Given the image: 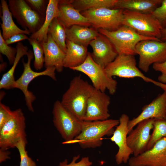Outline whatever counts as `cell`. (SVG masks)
Masks as SVG:
<instances>
[{
    "label": "cell",
    "instance_id": "d4e9b609",
    "mask_svg": "<svg viewBox=\"0 0 166 166\" xmlns=\"http://www.w3.org/2000/svg\"><path fill=\"white\" fill-rule=\"evenodd\" d=\"M59 0H49L43 25L38 31L31 34L30 38L36 39L40 43L47 41L48 30L50 24L53 19L58 18L59 15Z\"/></svg>",
    "mask_w": 166,
    "mask_h": 166
},
{
    "label": "cell",
    "instance_id": "9a60e30c",
    "mask_svg": "<svg viewBox=\"0 0 166 166\" xmlns=\"http://www.w3.org/2000/svg\"><path fill=\"white\" fill-rule=\"evenodd\" d=\"M154 119H150L143 121L136 125L128 134L127 143L134 156L143 153L146 150L153 128Z\"/></svg>",
    "mask_w": 166,
    "mask_h": 166
},
{
    "label": "cell",
    "instance_id": "1f68e13d",
    "mask_svg": "<svg viewBox=\"0 0 166 166\" xmlns=\"http://www.w3.org/2000/svg\"><path fill=\"white\" fill-rule=\"evenodd\" d=\"M17 49L7 44L3 38L0 31V52L7 57L9 64H13L17 53Z\"/></svg>",
    "mask_w": 166,
    "mask_h": 166
},
{
    "label": "cell",
    "instance_id": "6da1fadb",
    "mask_svg": "<svg viewBox=\"0 0 166 166\" xmlns=\"http://www.w3.org/2000/svg\"><path fill=\"white\" fill-rule=\"evenodd\" d=\"M94 88L80 76L71 81L67 90L63 94V106L79 120L83 121L88 99Z\"/></svg>",
    "mask_w": 166,
    "mask_h": 166
},
{
    "label": "cell",
    "instance_id": "9c48e42d",
    "mask_svg": "<svg viewBox=\"0 0 166 166\" xmlns=\"http://www.w3.org/2000/svg\"><path fill=\"white\" fill-rule=\"evenodd\" d=\"M122 25L130 27L142 36L160 40L161 38L162 28L152 14L124 10Z\"/></svg>",
    "mask_w": 166,
    "mask_h": 166
},
{
    "label": "cell",
    "instance_id": "d590c367",
    "mask_svg": "<svg viewBox=\"0 0 166 166\" xmlns=\"http://www.w3.org/2000/svg\"><path fill=\"white\" fill-rule=\"evenodd\" d=\"M13 112L9 107L0 102V128L10 119Z\"/></svg>",
    "mask_w": 166,
    "mask_h": 166
},
{
    "label": "cell",
    "instance_id": "4fadbf2b",
    "mask_svg": "<svg viewBox=\"0 0 166 166\" xmlns=\"http://www.w3.org/2000/svg\"><path fill=\"white\" fill-rule=\"evenodd\" d=\"M110 103L109 96L94 88L88 99L83 121H92L109 119L110 116L109 109Z\"/></svg>",
    "mask_w": 166,
    "mask_h": 166
},
{
    "label": "cell",
    "instance_id": "836d02e7",
    "mask_svg": "<svg viewBox=\"0 0 166 166\" xmlns=\"http://www.w3.org/2000/svg\"><path fill=\"white\" fill-rule=\"evenodd\" d=\"M162 29L166 28V0H163L161 5L152 13Z\"/></svg>",
    "mask_w": 166,
    "mask_h": 166
},
{
    "label": "cell",
    "instance_id": "f1b7e54d",
    "mask_svg": "<svg viewBox=\"0 0 166 166\" xmlns=\"http://www.w3.org/2000/svg\"><path fill=\"white\" fill-rule=\"evenodd\" d=\"M153 130L148 144L146 150L151 149L158 140L166 137V120L154 119Z\"/></svg>",
    "mask_w": 166,
    "mask_h": 166
},
{
    "label": "cell",
    "instance_id": "7402d4cb",
    "mask_svg": "<svg viewBox=\"0 0 166 166\" xmlns=\"http://www.w3.org/2000/svg\"><path fill=\"white\" fill-rule=\"evenodd\" d=\"M66 39L79 45L87 47L99 34L95 29L80 25H73L65 29Z\"/></svg>",
    "mask_w": 166,
    "mask_h": 166
},
{
    "label": "cell",
    "instance_id": "8fae6325",
    "mask_svg": "<svg viewBox=\"0 0 166 166\" xmlns=\"http://www.w3.org/2000/svg\"><path fill=\"white\" fill-rule=\"evenodd\" d=\"M123 10L100 8L84 11L82 14L96 29L113 31L122 25Z\"/></svg>",
    "mask_w": 166,
    "mask_h": 166
},
{
    "label": "cell",
    "instance_id": "ab89813d",
    "mask_svg": "<svg viewBox=\"0 0 166 166\" xmlns=\"http://www.w3.org/2000/svg\"><path fill=\"white\" fill-rule=\"evenodd\" d=\"M161 34L160 40L162 41L166 42V28L162 29Z\"/></svg>",
    "mask_w": 166,
    "mask_h": 166
},
{
    "label": "cell",
    "instance_id": "4316f807",
    "mask_svg": "<svg viewBox=\"0 0 166 166\" xmlns=\"http://www.w3.org/2000/svg\"><path fill=\"white\" fill-rule=\"evenodd\" d=\"M66 28L57 18H54L49 26L48 33L61 49L66 53L67 47Z\"/></svg>",
    "mask_w": 166,
    "mask_h": 166
},
{
    "label": "cell",
    "instance_id": "cb8c5ba5",
    "mask_svg": "<svg viewBox=\"0 0 166 166\" xmlns=\"http://www.w3.org/2000/svg\"><path fill=\"white\" fill-rule=\"evenodd\" d=\"M2 15L1 23L2 30V36L5 41L12 36L16 34H23L30 35V33L26 29L22 30L19 28L14 22L12 15L10 12L7 2L5 0H1Z\"/></svg>",
    "mask_w": 166,
    "mask_h": 166
},
{
    "label": "cell",
    "instance_id": "d6986e66",
    "mask_svg": "<svg viewBox=\"0 0 166 166\" xmlns=\"http://www.w3.org/2000/svg\"><path fill=\"white\" fill-rule=\"evenodd\" d=\"M40 43L44 51L45 68L54 67L57 72H62L64 67L63 63L65 53L61 49L48 33L47 41Z\"/></svg>",
    "mask_w": 166,
    "mask_h": 166
},
{
    "label": "cell",
    "instance_id": "5b68a950",
    "mask_svg": "<svg viewBox=\"0 0 166 166\" xmlns=\"http://www.w3.org/2000/svg\"><path fill=\"white\" fill-rule=\"evenodd\" d=\"M71 69L86 75L90 79L93 86L95 89L104 92L108 90L111 95L115 93L117 88V81L108 75L105 68L93 60L90 53H88L83 63Z\"/></svg>",
    "mask_w": 166,
    "mask_h": 166
},
{
    "label": "cell",
    "instance_id": "30bf717a",
    "mask_svg": "<svg viewBox=\"0 0 166 166\" xmlns=\"http://www.w3.org/2000/svg\"><path fill=\"white\" fill-rule=\"evenodd\" d=\"M139 55L138 66L147 72L150 66L166 61V42L155 40H144L138 42L136 47Z\"/></svg>",
    "mask_w": 166,
    "mask_h": 166
},
{
    "label": "cell",
    "instance_id": "d6a6232c",
    "mask_svg": "<svg viewBox=\"0 0 166 166\" xmlns=\"http://www.w3.org/2000/svg\"><path fill=\"white\" fill-rule=\"evenodd\" d=\"M25 1L32 10L45 19L49 0H25Z\"/></svg>",
    "mask_w": 166,
    "mask_h": 166
},
{
    "label": "cell",
    "instance_id": "277c9868",
    "mask_svg": "<svg viewBox=\"0 0 166 166\" xmlns=\"http://www.w3.org/2000/svg\"><path fill=\"white\" fill-rule=\"evenodd\" d=\"M135 55L118 54L115 59L105 68L108 75L111 77L117 76L124 78L138 77L144 81L150 82L166 89V85L155 81L145 76L136 66Z\"/></svg>",
    "mask_w": 166,
    "mask_h": 166
},
{
    "label": "cell",
    "instance_id": "7c38bea8",
    "mask_svg": "<svg viewBox=\"0 0 166 166\" xmlns=\"http://www.w3.org/2000/svg\"><path fill=\"white\" fill-rule=\"evenodd\" d=\"M8 5L12 16L23 28L31 34L38 31L45 19L33 10L24 0H9Z\"/></svg>",
    "mask_w": 166,
    "mask_h": 166
},
{
    "label": "cell",
    "instance_id": "44dd1931",
    "mask_svg": "<svg viewBox=\"0 0 166 166\" xmlns=\"http://www.w3.org/2000/svg\"><path fill=\"white\" fill-rule=\"evenodd\" d=\"M163 0H117L113 9L152 14L161 4Z\"/></svg>",
    "mask_w": 166,
    "mask_h": 166
},
{
    "label": "cell",
    "instance_id": "8992f818",
    "mask_svg": "<svg viewBox=\"0 0 166 166\" xmlns=\"http://www.w3.org/2000/svg\"><path fill=\"white\" fill-rule=\"evenodd\" d=\"M53 124L64 140V144H67L80 133L82 122L67 110L61 101L54 102L52 111Z\"/></svg>",
    "mask_w": 166,
    "mask_h": 166
},
{
    "label": "cell",
    "instance_id": "83f0119b",
    "mask_svg": "<svg viewBox=\"0 0 166 166\" xmlns=\"http://www.w3.org/2000/svg\"><path fill=\"white\" fill-rule=\"evenodd\" d=\"M117 0H70V4L79 11L100 8L113 9Z\"/></svg>",
    "mask_w": 166,
    "mask_h": 166
},
{
    "label": "cell",
    "instance_id": "484cf974",
    "mask_svg": "<svg viewBox=\"0 0 166 166\" xmlns=\"http://www.w3.org/2000/svg\"><path fill=\"white\" fill-rule=\"evenodd\" d=\"M16 48L17 52L15 59L10 69L3 75L0 81V89L14 88L16 81L14 77L16 68L21 58L24 55H27L28 53V47L21 42L18 43Z\"/></svg>",
    "mask_w": 166,
    "mask_h": 166
},
{
    "label": "cell",
    "instance_id": "e575fe53",
    "mask_svg": "<svg viewBox=\"0 0 166 166\" xmlns=\"http://www.w3.org/2000/svg\"><path fill=\"white\" fill-rule=\"evenodd\" d=\"M80 157L79 155L74 156L69 163H68L67 159H65L60 163L58 166H91L92 165V162L90 161L89 157L87 156L82 157L80 161L77 162Z\"/></svg>",
    "mask_w": 166,
    "mask_h": 166
},
{
    "label": "cell",
    "instance_id": "4dcf8cb0",
    "mask_svg": "<svg viewBox=\"0 0 166 166\" xmlns=\"http://www.w3.org/2000/svg\"><path fill=\"white\" fill-rule=\"evenodd\" d=\"M26 143L27 142L21 140L15 146L20 154V162L19 166H36L35 162L27 154L26 149Z\"/></svg>",
    "mask_w": 166,
    "mask_h": 166
},
{
    "label": "cell",
    "instance_id": "5bb4252c",
    "mask_svg": "<svg viewBox=\"0 0 166 166\" xmlns=\"http://www.w3.org/2000/svg\"><path fill=\"white\" fill-rule=\"evenodd\" d=\"M129 166H166V137L157 141L150 149L130 158Z\"/></svg>",
    "mask_w": 166,
    "mask_h": 166
},
{
    "label": "cell",
    "instance_id": "52a82bcc",
    "mask_svg": "<svg viewBox=\"0 0 166 166\" xmlns=\"http://www.w3.org/2000/svg\"><path fill=\"white\" fill-rule=\"evenodd\" d=\"M25 118L21 109L13 111L10 119L0 128V149L15 148L20 141L27 142Z\"/></svg>",
    "mask_w": 166,
    "mask_h": 166
},
{
    "label": "cell",
    "instance_id": "ba28073f",
    "mask_svg": "<svg viewBox=\"0 0 166 166\" xmlns=\"http://www.w3.org/2000/svg\"><path fill=\"white\" fill-rule=\"evenodd\" d=\"M27 61L25 62L22 61L23 71L21 76L15 81L14 88L20 90L23 93L26 105L29 110L34 112L32 106L33 102L35 100L36 97L32 92L28 90V86L34 78L42 76H47L54 81H56L55 72L56 68L54 67H48L44 71L37 72L33 71L30 66L31 62L34 57L33 52L31 50L28 51L27 55Z\"/></svg>",
    "mask_w": 166,
    "mask_h": 166
},
{
    "label": "cell",
    "instance_id": "74e56055",
    "mask_svg": "<svg viewBox=\"0 0 166 166\" xmlns=\"http://www.w3.org/2000/svg\"><path fill=\"white\" fill-rule=\"evenodd\" d=\"M29 38L26 34H15L12 36L5 40V41L7 44L9 45L16 42H19L26 39L28 40Z\"/></svg>",
    "mask_w": 166,
    "mask_h": 166
},
{
    "label": "cell",
    "instance_id": "e0dca14e",
    "mask_svg": "<svg viewBox=\"0 0 166 166\" xmlns=\"http://www.w3.org/2000/svg\"><path fill=\"white\" fill-rule=\"evenodd\" d=\"M150 119L166 120V89L150 103L144 106L139 115L129 121L128 133L138 123Z\"/></svg>",
    "mask_w": 166,
    "mask_h": 166
},
{
    "label": "cell",
    "instance_id": "8d00e7d4",
    "mask_svg": "<svg viewBox=\"0 0 166 166\" xmlns=\"http://www.w3.org/2000/svg\"><path fill=\"white\" fill-rule=\"evenodd\" d=\"M153 69L161 73L158 77L159 82L166 85V61L161 63H156L152 65Z\"/></svg>",
    "mask_w": 166,
    "mask_h": 166
},
{
    "label": "cell",
    "instance_id": "7a4b0ae2",
    "mask_svg": "<svg viewBox=\"0 0 166 166\" xmlns=\"http://www.w3.org/2000/svg\"><path fill=\"white\" fill-rule=\"evenodd\" d=\"M119 123V120L108 119L92 121H82L80 133L68 144L77 143L84 149L94 148L102 144L103 137L112 135L114 128Z\"/></svg>",
    "mask_w": 166,
    "mask_h": 166
},
{
    "label": "cell",
    "instance_id": "f35d334b",
    "mask_svg": "<svg viewBox=\"0 0 166 166\" xmlns=\"http://www.w3.org/2000/svg\"><path fill=\"white\" fill-rule=\"evenodd\" d=\"M10 152L7 150L0 149V162L5 161L9 159Z\"/></svg>",
    "mask_w": 166,
    "mask_h": 166
},
{
    "label": "cell",
    "instance_id": "3957f363",
    "mask_svg": "<svg viewBox=\"0 0 166 166\" xmlns=\"http://www.w3.org/2000/svg\"><path fill=\"white\" fill-rule=\"evenodd\" d=\"M98 32L106 37L113 44L118 54L136 55V47L141 41L146 40H160L159 39L142 36L133 29L122 25L117 29L109 31L97 29Z\"/></svg>",
    "mask_w": 166,
    "mask_h": 166
},
{
    "label": "cell",
    "instance_id": "ffe728a7",
    "mask_svg": "<svg viewBox=\"0 0 166 166\" xmlns=\"http://www.w3.org/2000/svg\"><path fill=\"white\" fill-rule=\"evenodd\" d=\"M59 15L57 18L65 27L73 25L88 26L91 24L88 20L70 4V0H59Z\"/></svg>",
    "mask_w": 166,
    "mask_h": 166
},
{
    "label": "cell",
    "instance_id": "f546056e",
    "mask_svg": "<svg viewBox=\"0 0 166 166\" xmlns=\"http://www.w3.org/2000/svg\"><path fill=\"white\" fill-rule=\"evenodd\" d=\"M33 50L34 60V65L36 70H40L44 64V56L43 50L41 45L36 39L29 38L28 39Z\"/></svg>",
    "mask_w": 166,
    "mask_h": 166
},
{
    "label": "cell",
    "instance_id": "2e32d148",
    "mask_svg": "<svg viewBox=\"0 0 166 166\" xmlns=\"http://www.w3.org/2000/svg\"><path fill=\"white\" fill-rule=\"evenodd\" d=\"M119 123L117 126L110 140L118 147V150L115 156L117 164L119 165L128 162L130 156L132 154L131 149L127 143V137L128 134V124L129 117L125 114H123L119 119Z\"/></svg>",
    "mask_w": 166,
    "mask_h": 166
},
{
    "label": "cell",
    "instance_id": "603a6c76",
    "mask_svg": "<svg viewBox=\"0 0 166 166\" xmlns=\"http://www.w3.org/2000/svg\"><path fill=\"white\" fill-rule=\"evenodd\" d=\"M67 50L63 61L64 67L70 69L83 63L88 54L87 47L66 39Z\"/></svg>",
    "mask_w": 166,
    "mask_h": 166
},
{
    "label": "cell",
    "instance_id": "ac0fdd59",
    "mask_svg": "<svg viewBox=\"0 0 166 166\" xmlns=\"http://www.w3.org/2000/svg\"><path fill=\"white\" fill-rule=\"evenodd\" d=\"M89 45L93 50L91 54L93 59L104 68L112 62L118 54L109 39L101 34L92 40Z\"/></svg>",
    "mask_w": 166,
    "mask_h": 166
}]
</instances>
